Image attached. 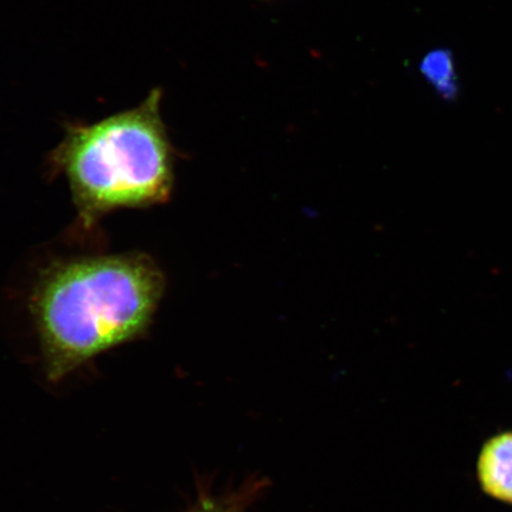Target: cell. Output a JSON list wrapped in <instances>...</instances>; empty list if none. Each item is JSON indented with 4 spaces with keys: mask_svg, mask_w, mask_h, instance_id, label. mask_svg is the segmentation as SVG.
Wrapping results in <instances>:
<instances>
[{
    "mask_svg": "<svg viewBox=\"0 0 512 512\" xmlns=\"http://www.w3.org/2000/svg\"><path fill=\"white\" fill-rule=\"evenodd\" d=\"M165 286L164 273L143 253L76 256L50 265L30 302L48 381L60 383L105 352L143 338Z\"/></svg>",
    "mask_w": 512,
    "mask_h": 512,
    "instance_id": "1",
    "label": "cell"
},
{
    "mask_svg": "<svg viewBox=\"0 0 512 512\" xmlns=\"http://www.w3.org/2000/svg\"><path fill=\"white\" fill-rule=\"evenodd\" d=\"M162 91L137 107L93 124H68L48 156L50 174L67 179L85 232L118 209H142L170 200L175 151L164 125Z\"/></svg>",
    "mask_w": 512,
    "mask_h": 512,
    "instance_id": "2",
    "label": "cell"
},
{
    "mask_svg": "<svg viewBox=\"0 0 512 512\" xmlns=\"http://www.w3.org/2000/svg\"><path fill=\"white\" fill-rule=\"evenodd\" d=\"M271 482L258 472L234 477L219 485L209 476L198 477L195 496L183 512H264Z\"/></svg>",
    "mask_w": 512,
    "mask_h": 512,
    "instance_id": "3",
    "label": "cell"
},
{
    "mask_svg": "<svg viewBox=\"0 0 512 512\" xmlns=\"http://www.w3.org/2000/svg\"><path fill=\"white\" fill-rule=\"evenodd\" d=\"M477 479L486 496L512 505V431L486 440L477 459Z\"/></svg>",
    "mask_w": 512,
    "mask_h": 512,
    "instance_id": "4",
    "label": "cell"
},
{
    "mask_svg": "<svg viewBox=\"0 0 512 512\" xmlns=\"http://www.w3.org/2000/svg\"><path fill=\"white\" fill-rule=\"evenodd\" d=\"M420 72L428 85L434 88L441 98L453 100L459 93V78L456 60L450 50H431L420 64Z\"/></svg>",
    "mask_w": 512,
    "mask_h": 512,
    "instance_id": "5",
    "label": "cell"
}]
</instances>
